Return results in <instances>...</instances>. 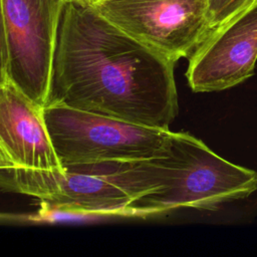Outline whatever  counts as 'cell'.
I'll return each instance as SVG.
<instances>
[{
    "mask_svg": "<svg viewBox=\"0 0 257 257\" xmlns=\"http://www.w3.org/2000/svg\"><path fill=\"white\" fill-rule=\"evenodd\" d=\"M175 64L94 5L65 1L49 102L169 130L179 110Z\"/></svg>",
    "mask_w": 257,
    "mask_h": 257,
    "instance_id": "obj_1",
    "label": "cell"
},
{
    "mask_svg": "<svg viewBox=\"0 0 257 257\" xmlns=\"http://www.w3.org/2000/svg\"><path fill=\"white\" fill-rule=\"evenodd\" d=\"M152 191L128 205L138 218L180 208L216 210L257 190V172L235 165L189 133L171 134L167 156L146 162Z\"/></svg>",
    "mask_w": 257,
    "mask_h": 257,
    "instance_id": "obj_2",
    "label": "cell"
},
{
    "mask_svg": "<svg viewBox=\"0 0 257 257\" xmlns=\"http://www.w3.org/2000/svg\"><path fill=\"white\" fill-rule=\"evenodd\" d=\"M2 191L23 194L55 204L108 211L138 218L128 208L150 191L143 162L63 165L44 171L0 167Z\"/></svg>",
    "mask_w": 257,
    "mask_h": 257,
    "instance_id": "obj_3",
    "label": "cell"
},
{
    "mask_svg": "<svg viewBox=\"0 0 257 257\" xmlns=\"http://www.w3.org/2000/svg\"><path fill=\"white\" fill-rule=\"evenodd\" d=\"M46 124L63 165L143 162L167 156L172 132L48 102Z\"/></svg>",
    "mask_w": 257,
    "mask_h": 257,
    "instance_id": "obj_4",
    "label": "cell"
},
{
    "mask_svg": "<svg viewBox=\"0 0 257 257\" xmlns=\"http://www.w3.org/2000/svg\"><path fill=\"white\" fill-rule=\"evenodd\" d=\"M65 0H0L1 73L34 102L50 99L57 32Z\"/></svg>",
    "mask_w": 257,
    "mask_h": 257,
    "instance_id": "obj_5",
    "label": "cell"
},
{
    "mask_svg": "<svg viewBox=\"0 0 257 257\" xmlns=\"http://www.w3.org/2000/svg\"><path fill=\"white\" fill-rule=\"evenodd\" d=\"M119 29L177 62L211 33L207 0H105L94 5Z\"/></svg>",
    "mask_w": 257,
    "mask_h": 257,
    "instance_id": "obj_6",
    "label": "cell"
},
{
    "mask_svg": "<svg viewBox=\"0 0 257 257\" xmlns=\"http://www.w3.org/2000/svg\"><path fill=\"white\" fill-rule=\"evenodd\" d=\"M257 60V2L214 29L189 57L187 79L195 92L233 87L251 77Z\"/></svg>",
    "mask_w": 257,
    "mask_h": 257,
    "instance_id": "obj_7",
    "label": "cell"
},
{
    "mask_svg": "<svg viewBox=\"0 0 257 257\" xmlns=\"http://www.w3.org/2000/svg\"><path fill=\"white\" fill-rule=\"evenodd\" d=\"M0 167L62 170L44 116V106L7 79L0 80Z\"/></svg>",
    "mask_w": 257,
    "mask_h": 257,
    "instance_id": "obj_8",
    "label": "cell"
},
{
    "mask_svg": "<svg viewBox=\"0 0 257 257\" xmlns=\"http://www.w3.org/2000/svg\"><path fill=\"white\" fill-rule=\"evenodd\" d=\"M113 218H124L122 215L108 211L90 210L86 208L55 204L40 201L36 211L25 214H2V222L18 224H38V223H74L93 222Z\"/></svg>",
    "mask_w": 257,
    "mask_h": 257,
    "instance_id": "obj_9",
    "label": "cell"
},
{
    "mask_svg": "<svg viewBox=\"0 0 257 257\" xmlns=\"http://www.w3.org/2000/svg\"><path fill=\"white\" fill-rule=\"evenodd\" d=\"M255 1L256 0H207L208 16L212 31L251 7Z\"/></svg>",
    "mask_w": 257,
    "mask_h": 257,
    "instance_id": "obj_10",
    "label": "cell"
},
{
    "mask_svg": "<svg viewBox=\"0 0 257 257\" xmlns=\"http://www.w3.org/2000/svg\"><path fill=\"white\" fill-rule=\"evenodd\" d=\"M65 1H70V0H65ZM71 1H79V2H84V3H88V4H91V5H95L99 2H102V1H105V0H71Z\"/></svg>",
    "mask_w": 257,
    "mask_h": 257,
    "instance_id": "obj_11",
    "label": "cell"
},
{
    "mask_svg": "<svg viewBox=\"0 0 257 257\" xmlns=\"http://www.w3.org/2000/svg\"><path fill=\"white\" fill-rule=\"evenodd\" d=\"M256 2H257V0H256V1H255V3H256Z\"/></svg>",
    "mask_w": 257,
    "mask_h": 257,
    "instance_id": "obj_12",
    "label": "cell"
}]
</instances>
